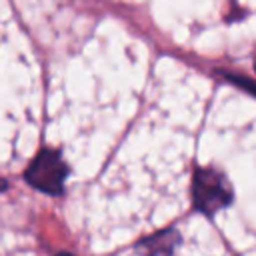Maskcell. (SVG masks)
Masks as SVG:
<instances>
[{
  "instance_id": "obj_3",
  "label": "cell",
  "mask_w": 256,
  "mask_h": 256,
  "mask_svg": "<svg viewBox=\"0 0 256 256\" xmlns=\"http://www.w3.org/2000/svg\"><path fill=\"white\" fill-rule=\"evenodd\" d=\"M6 188H8V182H6L4 178H0V192H2V190H6Z\"/></svg>"
},
{
  "instance_id": "obj_2",
  "label": "cell",
  "mask_w": 256,
  "mask_h": 256,
  "mask_svg": "<svg viewBox=\"0 0 256 256\" xmlns=\"http://www.w3.org/2000/svg\"><path fill=\"white\" fill-rule=\"evenodd\" d=\"M192 196H194V206L200 212L214 214L216 210L226 208L230 204L232 188L220 172L212 168H200L196 170V176H194Z\"/></svg>"
},
{
  "instance_id": "obj_1",
  "label": "cell",
  "mask_w": 256,
  "mask_h": 256,
  "mask_svg": "<svg viewBox=\"0 0 256 256\" xmlns=\"http://www.w3.org/2000/svg\"><path fill=\"white\" fill-rule=\"evenodd\" d=\"M66 176H68V166L64 164L60 152L52 148H44L42 152H38L24 172V178L32 188L52 196L64 192Z\"/></svg>"
},
{
  "instance_id": "obj_4",
  "label": "cell",
  "mask_w": 256,
  "mask_h": 256,
  "mask_svg": "<svg viewBox=\"0 0 256 256\" xmlns=\"http://www.w3.org/2000/svg\"><path fill=\"white\" fill-rule=\"evenodd\" d=\"M58 256H72V254H68V252H60Z\"/></svg>"
}]
</instances>
